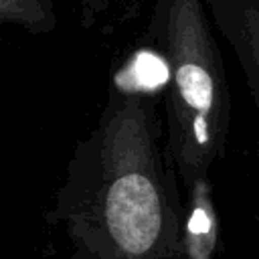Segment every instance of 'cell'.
Segmentation results:
<instances>
[{
    "label": "cell",
    "instance_id": "obj_1",
    "mask_svg": "<svg viewBox=\"0 0 259 259\" xmlns=\"http://www.w3.org/2000/svg\"><path fill=\"white\" fill-rule=\"evenodd\" d=\"M45 223L49 259H190L186 202L164 164L140 87L111 95Z\"/></svg>",
    "mask_w": 259,
    "mask_h": 259
},
{
    "label": "cell",
    "instance_id": "obj_2",
    "mask_svg": "<svg viewBox=\"0 0 259 259\" xmlns=\"http://www.w3.org/2000/svg\"><path fill=\"white\" fill-rule=\"evenodd\" d=\"M170 152L188 192L206 180L223 156L229 132V91L200 0H168Z\"/></svg>",
    "mask_w": 259,
    "mask_h": 259
},
{
    "label": "cell",
    "instance_id": "obj_3",
    "mask_svg": "<svg viewBox=\"0 0 259 259\" xmlns=\"http://www.w3.org/2000/svg\"><path fill=\"white\" fill-rule=\"evenodd\" d=\"M186 247L190 259H214L217 212L208 178L186 192Z\"/></svg>",
    "mask_w": 259,
    "mask_h": 259
},
{
    "label": "cell",
    "instance_id": "obj_4",
    "mask_svg": "<svg viewBox=\"0 0 259 259\" xmlns=\"http://www.w3.org/2000/svg\"><path fill=\"white\" fill-rule=\"evenodd\" d=\"M0 20L30 30H49L55 24L51 0H0Z\"/></svg>",
    "mask_w": 259,
    "mask_h": 259
},
{
    "label": "cell",
    "instance_id": "obj_5",
    "mask_svg": "<svg viewBox=\"0 0 259 259\" xmlns=\"http://www.w3.org/2000/svg\"><path fill=\"white\" fill-rule=\"evenodd\" d=\"M247 30H249V40L251 47L259 59V12H249L247 16Z\"/></svg>",
    "mask_w": 259,
    "mask_h": 259
}]
</instances>
